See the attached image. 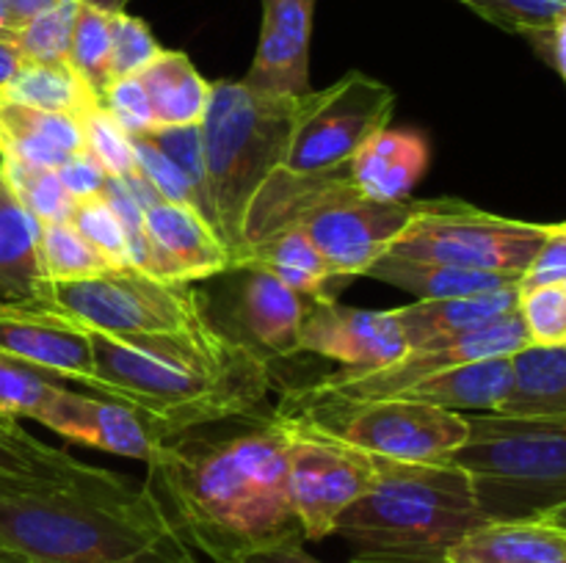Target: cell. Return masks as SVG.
Returning <instances> with one entry per match:
<instances>
[{"label":"cell","instance_id":"cell-1","mask_svg":"<svg viewBox=\"0 0 566 563\" xmlns=\"http://www.w3.org/2000/svg\"><path fill=\"white\" fill-rule=\"evenodd\" d=\"M287 442L291 434L276 417L216 439L186 431L160 439L147 464L149 489L188 546L213 563L304 541L287 502Z\"/></svg>","mask_w":566,"mask_h":563},{"label":"cell","instance_id":"cell-2","mask_svg":"<svg viewBox=\"0 0 566 563\" xmlns=\"http://www.w3.org/2000/svg\"><path fill=\"white\" fill-rule=\"evenodd\" d=\"M88 334L108 397L138 408L158 439L243 417L271 386L269 362L210 323L158 334Z\"/></svg>","mask_w":566,"mask_h":563},{"label":"cell","instance_id":"cell-3","mask_svg":"<svg viewBox=\"0 0 566 563\" xmlns=\"http://www.w3.org/2000/svg\"><path fill=\"white\" fill-rule=\"evenodd\" d=\"M0 546L25 563H197L147 486L94 467L83 478L0 495Z\"/></svg>","mask_w":566,"mask_h":563},{"label":"cell","instance_id":"cell-4","mask_svg":"<svg viewBox=\"0 0 566 563\" xmlns=\"http://www.w3.org/2000/svg\"><path fill=\"white\" fill-rule=\"evenodd\" d=\"M374 458V484L337 522L354 555L442 557L484 522L470 480L451 461Z\"/></svg>","mask_w":566,"mask_h":563},{"label":"cell","instance_id":"cell-5","mask_svg":"<svg viewBox=\"0 0 566 563\" xmlns=\"http://www.w3.org/2000/svg\"><path fill=\"white\" fill-rule=\"evenodd\" d=\"M296 99L263 97L241 81L210 83L202 132L216 235L230 254V270L243 259V221L254 193L282 169Z\"/></svg>","mask_w":566,"mask_h":563},{"label":"cell","instance_id":"cell-6","mask_svg":"<svg viewBox=\"0 0 566 563\" xmlns=\"http://www.w3.org/2000/svg\"><path fill=\"white\" fill-rule=\"evenodd\" d=\"M468 439L451 453L484 522L566 511V417L464 414Z\"/></svg>","mask_w":566,"mask_h":563},{"label":"cell","instance_id":"cell-7","mask_svg":"<svg viewBox=\"0 0 566 563\" xmlns=\"http://www.w3.org/2000/svg\"><path fill=\"white\" fill-rule=\"evenodd\" d=\"M274 417L302 434L392 461H448L468 439L464 414L407 397L348 401L304 386L287 392Z\"/></svg>","mask_w":566,"mask_h":563},{"label":"cell","instance_id":"cell-8","mask_svg":"<svg viewBox=\"0 0 566 563\" xmlns=\"http://www.w3.org/2000/svg\"><path fill=\"white\" fill-rule=\"evenodd\" d=\"M553 226L486 213L459 199H434L418 202V213L387 254L517 279Z\"/></svg>","mask_w":566,"mask_h":563},{"label":"cell","instance_id":"cell-9","mask_svg":"<svg viewBox=\"0 0 566 563\" xmlns=\"http://www.w3.org/2000/svg\"><path fill=\"white\" fill-rule=\"evenodd\" d=\"M392 110V88L365 72H346L324 92L304 94L296 99L291 141L280 171L304 182L343 174L359 147L390 125Z\"/></svg>","mask_w":566,"mask_h":563},{"label":"cell","instance_id":"cell-10","mask_svg":"<svg viewBox=\"0 0 566 563\" xmlns=\"http://www.w3.org/2000/svg\"><path fill=\"white\" fill-rule=\"evenodd\" d=\"M36 301L103 334H158L208 323L202 296L191 285L160 282L133 265L105 268L86 279L44 282Z\"/></svg>","mask_w":566,"mask_h":563},{"label":"cell","instance_id":"cell-11","mask_svg":"<svg viewBox=\"0 0 566 563\" xmlns=\"http://www.w3.org/2000/svg\"><path fill=\"white\" fill-rule=\"evenodd\" d=\"M418 202H376L357 191L348 171L315 188L287 226H298L335 274L365 276L407 230Z\"/></svg>","mask_w":566,"mask_h":563},{"label":"cell","instance_id":"cell-12","mask_svg":"<svg viewBox=\"0 0 566 563\" xmlns=\"http://www.w3.org/2000/svg\"><path fill=\"white\" fill-rule=\"evenodd\" d=\"M531 346L525 326L520 320L517 307L501 318L490 320L484 326H475L470 331H457V334H437L431 340L418 342L407 348L396 362L381 364L374 370H335L324 373L307 390L326 392L335 397H348V401H379V397H398L412 390L420 381L442 373V370L459 368L468 362H481V359L512 357L520 348Z\"/></svg>","mask_w":566,"mask_h":563},{"label":"cell","instance_id":"cell-13","mask_svg":"<svg viewBox=\"0 0 566 563\" xmlns=\"http://www.w3.org/2000/svg\"><path fill=\"white\" fill-rule=\"evenodd\" d=\"M287 434V502L304 539H326L374 484V458L302 431Z\"/></svg>","mask_w":566,"mask_h":563},{"label":"cell","instance_id":"cell-14","mask_svg":"<svg viewBox=\"0 0 566 563\" xmlns=\"http://www.w3.org/2000/svg\"><path fill=\"white\" fill-rule=\"evenodd\" d=\"M0 351L108 397V386L94 368L92 334L61 309L0 298Z\"/></svg>","mask_w":566,"mask_h":563},{"label":"cell","instance_id":"cell-15","mask_svg":"<svg viewBox=\"0 0 566 563\" xmlns=\"http://www.w3.org/2000/svg\"><path fill=\"white\" fill-rule=\"evenodd\" d=\"M302 351L335 359L346 370H374L407 351L396 312L343 307L337 301H307L298 334Z\"/></svg>","mask_w":566,"mask_h":563},{"label":"cell","instance_id":"cell-16","mask_svg":"<svg viewBox=\"0 0 566 563\" xmlns=\"http://www.w3.org/2000/svg\"><path fill=\"white\" fill-rule=\"evenodd\" d=\"M144 254L138 270L160 282L208 279L230 270V254L213 226L188 204L155 202L144 210Z\"/></svg>","mask_w":566,"mask_h":563},{"label":"cell","instance_id":"cell-17","mask_svg":"<svg viewBox=\"0 0 566 563\" xmlns=\"http://www.w3.org/2000/svg\"><path fill=\"white\" fill-rule=\"evenodd\" d=\"M36 423L70 442H81V445L136 458L144 464L153 461L160 445L158 434L138 408L111 401V397L70 392L66 386H59L48 397L42 412L36 414Z\"/></svg>","mask_w":566,"mask_h":563},{"label":"cell","instance_id":"cell-18","mask_svg":"<svg viewBox=\"0 0 566 563\" xmlns=\"http://www.w3.org/2000/svg\"><path fill=\"white\" fill-rule=\"evenodd\" d=\"M263 28L243 86L263 97L302 99L310 94V39L318 0H260Z\"/></svg>","mask_w":566,"mask_h":563},{"label":"cell","instance_id":"cell-19","mask_svg":"<svg viewBox=\"0 0 566 563\" xmlns=\"http://www.w3.org/2000/svg\"><path fill=\"white\" fill-rule=\"evenodd\" d=\"M442 557L448 563H566V511L481 522Z\"/></svg>","mask_w":566,"mask_h":563},{"label":"cell","instance_id":"cell-20","mask_svg":"<svg viewBox=\"0 0 566 563\" xmlns=\"http://www.w3.org/2000/svg\"><path fill=\"white\" fill-rule=\"evenodd\" d=\"M249 270L238 301V329H241L243 348L271 362L276 357H293L302 351V318L307 309V298L293 293L271 274L260 268Z\"/></svg>","mask_w":566,"mask_h":563},{"label":"cell","instance_id":"cell-21","mask_svg":"<svg viewBox=\"0 0 566 563\" xmlns=\"http://www.w3.org/2000/svg\"><path fill=\"white\" fill-rule=\"evenodd\" d=\"M429 169V141L415 130L374 132L348 163L359 193L376 202H407Z\"/></svg>","mask_w":566,"mask_h":563},{"label":"cell","instance_id":"cell-22","mask_svg":"<svg viewBox=\"0 0 566 563\" xmlns=\"http://www.w3.org/2000/svg\"><path fill=\"white\" fill-rule=\"evenodd\" d=\"M83 149L75 116L14 103L0 94V158L59 169Z\"/></svg>","mask_w":566,"mask_h":563},{"label":"cell","instance_id":"cell-23","mask_svg":"<svg viewBox=\"0 0 566 563\" xmlns=\"http://www.w3.org/2000/svg\"><path fill=\"white\" fill-rule=\"evenodd\" d=\"M243 268L265 270L307 301H337L343 287H348L352 282L326 265L318 248L298 226H282L274 235L249 246L241 263V270Z\"/></svg>","mask_w":566,"mask_h":563},{"label":"cell","instance_id":"cell-24","mask_svg":"<svg viewBox=\"0 0 566 563\" xmlns=\"http://www.w3.org/2000/svg\"><path fill=\"white\" fill-rule=\"evenodd\" d=\"M509 390L497 414L566 417V346H525L509 357Z\"/></svg>","mask_w":566,"mask_h":563},{"label":"cell","instance_id":"cell-25","mask_svg":"<svg viewBox=\"0 0 566 563\" xmlns=\"http://www.w3.org/2000/svg\"><path fill=\"white\" fill-rule=\"evenodd\" d=\"M39 235L42 224L17 202L0 177V296L6 301H36L48 282Z\"/></svg>","mask_w":566,"mask_h":563},{"label":"cell","instance_id":"cell-26","mask_svg":"<svg viewBox=\"0 0 566 563\" xmlns=\"http://www.w3.org/2000/svg\"><path fill=\"white\" fill-rule=\"evenodd\" d=\"M365 276L398 287V290L409 293V296H415L418 301L479 296V293H492L503 290V287L509 285H517L514 276L453 268V265L392 257V254H385V257L376 259V263L365 270Z\"/></svg>","mask_w":566,"mask_h":563},{"label":"cell","instance_id":"cell-27","mask_svg":"<svg viewBox=\"0 0 566 563\" xmlns=\"http://www.w3.org/2000/svg\"><path fill=\"white\" fill-rule=\"evenodd\" d=\"M517 285H509L503 290L479 293V296L415 301L392 309V312L401 323L407 346L412 348L437 334H457V331H470L475 326L490 323V320L512 312L517 307Z\"/></svg>","mask_w":566,"mask_h":563},{"label":"cell","instance_id":"cell-28","mask_svg":"<svg viewBox=\"0 0 566 563\" xmlns=\"http://www.w3.org/2000/svg\"><path fill=\"white\" fill-rule=\"evenodd\" d=\"M136 77L147 92L155 127H182L202 121L210 83L199 75L186 53L160 50L158 59L144 66Z\"/></svg>","mask_w":566,"mask_h":563},{"label":"cell","instance_id":"cell-29","mask_svg":"<svg viewBox=\"0 0 566 563\" xmlns=\"http://www.w3.org/2000/svg\"><path fill=\"white\" fill-rule=\"evenodd\" d=\"M509 357L481 359L442 370L398 397L429 403L446 412H495L509 390Z\"/></svg>","mask_w":566,"mask_h":563},{"label":"cell","instance_id":"cell-30","mask_svg":"<svg viewBox=\"0 0 566 563\" xmlns=\"http://www.w3.org/2000/svg\"><path fill=\"white\" fill-rule=\"evenodd\" d=\"M122 9V0H81L72 28V42L66 64L81 77L83 86L103 97L111 86L108 50H111V14Z\"/></svg>","mask_w":566,"mask_h":563},{"label":"cell","instance_id":"cell-31","mask_svg":"<svg viewBox=\"0 0 566 563\" xmlns=\"http://www.w3.org/2000/svg\"><path fill=\"white\" fill-rule=\"evenodd\" d=\"M0 94L14 103L70 116L81 114L83 105L94 97L81 77L70 70V64H39V61H22L11 81L0 86Z\"/></svg>","mask_w":566,"mask_h":563},{"label":"cell","instance_id":"cell-32","mask_svg":"<svg viewBox=\"0 0 566 563\" xmlns=\"http://www.w3.org/2000/svg\"><path fill=\"white\" fill-rule=\"evenodd\" d=\"M0 177L14 193L17 202L39 221V224H61L70 219L72 196L61 185L55 169L22 163V160L0 158Z\"/></svg>","mask_w":566,"mask_h":563},{"label":"cell","instance_id":"cell-33","mask_svg":"<svg viewBox=\"0 0 566 563\" xmlns=\"http://www.w3.org/2000/svg\"><path fill=\"white\" fill-rule=\"evenodd\" d=\"M138 138L153 144L158 152H164L171 163L180 169L186 177L188 188H191L193 210L213 226V208H210V191H208V169H205V152H202V132L199 125H182V127H153V130L142 132Z\"/></svg>","mask_w":566,"mask_h":563},{"label":"cell","instance_id":"cell-34","mask_svg":"<svg viewBox=\"0 0 566 563\" xmlns=\"http://www.w3.org/2000/svg\"><path fill=\"white\" fill-rule=\"evenodd\" d=\"M81 0H61L53 9L31 17L11 33L9 44H14L22 61H39V64H66L72 42V28Z\"/></svg>","mask_w":566,"mask_h":563},{"label":"cell","instance_id":"cell-35","mask_svg":"<svg viewBox=\"0 0 566 563\" xmlns=\"http://www.w3.org/2000/svg\"><path fill=\"white\" fill-rule=\"evenodd\" d=\"M59 386H64L59 375L0 351V412L3 414L14 419H36V414Z\"/></svg>","mask_w":566,"mask_h":563},{"label":"cell","instance_id":"cell-36","mask_svg":"<svg viewBox=\"0 0 566 563\" xmlns=\"http://www.w3.org/2000/svg\"><path fill=\"white\" fill-rule=\"evenodd\" d=\"M0 472L66 480L92 472V464L75 461L70 453L55 450L28 431H20V434H0Z\"/></svg>","mask_w":566,"mask_h":563},{"label":"cell","instance_id":"cell-37","mask_svg":"<svg viewBox=\"0 0 566 563\" xmlns=\"http://www.w3.org/2000/svg\"><path fill=\"white\" fill-rule=\"evenodd\" d=\"M39 254H42L44 279L48 282H72L99 274L108 265L97 257L92 246L75 232L70 221L61 224H42L39 235Z\"/></svg>","mask_w":566,"mask_h":563},{"label":"cell","instance_id":"cell-38","mask_svg":"<svg viewBox=\"0 0 566 563\" xmlns=\"http://www.w3.org/2000/svg\"><path fill=\"white\" fill-rule=\"evenodd\" d=\"M66 221L75 226L77 235L97 252V257L108 268H127L130 265V246H127L125 230H122L111 204L99 193L72 199V210Z\"/></svg>","mask_w":566,"mask_h":563},{"label":"cell","instance_id":"cell-39","mask_svg":"<svg viewBox=\"0 0 566 563\" xmlns=\"http://www.w3.org/2000/svg\"><path fill=\"white\" fill-rule=\"evenodd\" d=\"M77 127L83 132V147L92 152V158L103 166L111 177H130L136 169V152H133V138L105 114L97 97L88 99L75 116Z\"/></svg>","mask_w":566,"mask_h":563},{"label":"cell","instance_id":"cell-40","mask_svg":"<svg viewBox=\"0 0 566 563\" xmlns=\"http://www.w3.org/2000/svg\"><path fill=\"white\" fill-rule=\"evenodd\" d=\"M158 39L153 36L149 25L138 17L127 14L125 9L111 14V50H108V75L111 83L122 77H133L153 64L160 55Z\"/></svg>","mask_w":566,"mask_h":563},{"label":"cell","instance_id":"cell-41","mask_svg":"<svg viewBox=\"0 0 566 563\" xmlns=\"http://www.w3.org/2000/svg\"><path fill=\"white\" fill-rule=\"evenodd\" d=\"M517 315L531 346H566V282L520 293Z\"/></svg>","mask_w":566,"mask_h":563},{"label":"cell","instance_id":"cell-42","mask_svg":"<svg viewBox=\"0 0 566 563\" xmlns=\"http://www.w3.org/2000/svg\"><path fill=\"white\" fill-rule=\"evenodd\" d=\"M459 3L506 33L547 28L566 17V0H459Z\"/></svg>","mask_w":566,"mask_h":563},{"label":"cell","instance_id":"cell-43","mask_svg":"<svg viewBox=\"0 0 566 563\" xmlns=\"http://www.w3.org/2000/svg\"><path fill=\"white\" fill-rule=\"evenodd\" d=\"M99 105L105 114L127 132V136H142V132L153 130V108H149L147 92H144L142 81L136 75L114 81L99 97Z\"/></svg>","mask_w":566,"mask_h":563},{"label":"cell","instance_id":"cell-44","mask_svg":"<svg viewBox=\"0 0 566 563\" xmlns=\"http://www.w3.org/2000/svg\"><path fill=\"white\" fill-rule=\"evenodd\" d=\"M130 138H133V152H136V169L142 171L144 180L155 188V193H158L164 202L188 204V208H193L191 188H188L186 177L180 174V169H177L164 152H158L149 141H144V138L138 136H130Z\"/></svg>","mask_w":566,"mask_h":563},{"label":"cell","instance_id":"cell-45","mask_svg":"<svg viewBox=\"0 0 566 563\" xmlns=\"http://www.w3.org/2000/svg\"><path fill=\"white\" fill-rule=\"evenodd\" d=\"M566 282V224L558 221L539 252L528 263V268L517 276V293L536 290V287L562 285Z\"/></svg>","mask_w":566,"mask_h":563},{"label":"cell","instance_id":"cell-46","mask_svg":"<svg viewBox=\"0 0 566 563\" xmlns=\"http://www.w3.org/2000/svg\"><path fill=\"white\" fill-rule=\"evenodd\" d=\"M55 174H59L61 185L66 188V193H70L72 199L94 196V193H99L103 191L105 177H108L103 171V166L92 158V152H88L86 147H83L81 152L72 155L70 160H64V163L55 169Z\"/></svg>","mask_w":566,"mask_h":563},{"label":"cell","instance_id":"cell-47","mask_svg":"<svg viewBox=\"0 0 566 563\" xmlns=\"http://www.w3.org/2000/svg\"><path fill=\"white\" fill-rule=\"evenodd\" d=\"M520 36L531 44L539 61H545V66H551L558 77H566V17L547 28H531Z\"/></svg>","mask_w":566,"mask_h":563},{"label":"cell","instance_id":"cell-48","mask_svg":"<svg viewBox=\"0 0 566 563\" xmlns=\"http://www.w3.org/2000/svg\"><path fill=\"white\" fill-rule=\"evenodd\" d=\"M230 563H324L304 550V541H282V544L260 546V550L243 552Z\"/></svg>","mask_w":566,"mask_h":563},{"label":"cell","instance_id":"cell-49","mask_svg":"<svg viewBox=\"0 0 566 563\" xmlns=\"http://www.w3.org/2000/svg\"><path fill=\"white\" fill-rule=\"evenodd\" d=\"M6 9H9L11 14V22H14V31L22 25V22H28L31 17L42 14V11L53 9L55 3H61V0H3Z\"/></svg>","mask_w":566,"mask_h":563},{"label":"cell","instance_id":"cell-50","mask_svg":"<svg viewBox=\"0 0 566 563\" xmlns=\"http://www.w3.org/2000/svg\"><path fill=\"white\" fill-rule=\"evenodd\" d=\"M20 64H22V55L17 53L14 44L0 39V86H6V83L11 81V75L20 70Z\"/></svg>","mask_w":566,"mask_h":563},{"label":"cell","instance_id":"cell-51","mask_svg":"<svg viewBox=\"0 0 566 563\" xmlns=\"http://www.w3.org/2000/svg\"><path fill=\"white\" fill-rule=\"evenodd\" d=\"M352 563H448L446 557H385V555H354Z\"/></svg>","mask_w":566,"mask_h":563},{"label":"cell","instance_id":"cell-52","mask_svg":"<svg viewBox=\"0 0 566 563\" xmlns=\"http://www.w3.org/2000/svg\"><path fill=\"white\" fill-rule=\"evenodd\" d=\"M11 33H14V22H11V14H9V9H6V3L0 0V39H6V42H9Z\"/></svg>","mask_w":566,"mask_h":563},{"label":"cell","instance_id":"cell-53","mask_svg":"<svg viewBox=\"0 0 566 563\" xmlns=\"http://www.w3.org/2000/svg\"><path fill=\"white\" fill-rule=\"evenodd\" d=\"M20 431H25V428H22L14 417H9V414L0 412V434H20Z\"/></svg>","mask_w":566,"mask_h":563},{"label":"cell","instance_id":"cell-54","mask_svg":"<svg viewBox=\"0 0 566 563\" xmlns=\"http://www.w3.org/2000/svg\"><path fill=\"white\" fill-rule=\"evenodd\" d=\"M0 563H25V561H22V557H17L14 552H9L0 546Z\"/></svg>","mask_w":566,"mask_h":563}]
</instances>
